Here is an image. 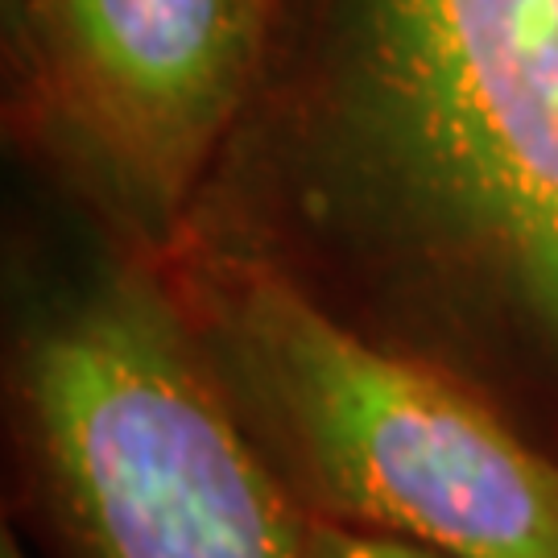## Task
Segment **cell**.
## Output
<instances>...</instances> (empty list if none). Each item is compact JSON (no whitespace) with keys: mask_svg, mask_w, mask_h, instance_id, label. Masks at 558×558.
I'll use <instances>...</instances> for the list:
<instances>
[{"mask_svg":"<svg viewBox=\"0 0 558 558\" xmlns=\"http://www.w3.org/2000/svg\"><path fill=\"white\" fill-rule=\"evenodd\" d=\"M311 558H451L442 550H430L422 542L393 538V534H373L356 525L311 518Z\"/></svg>","mask_w":558,"mask_h":558,"instance_id":"cell-5","label":"cell"},{"mask_svg":"<svg viewBox=\"0 0 558 558\" xmlns=\"http://www.w3.org/2000/svg\"><path fill=\"white\" fill-rule=\"evenodd\" d=\"M186 299L315 518L451 558H558V463L468 385L360 339L244 253H199Z\"/></svg>","mask_w":558,"mask_h":558,"instance_id":"cell-1","label":"cell"},{"mask_svg":"<svg viewBox=\"0 0 558 558\" xmlns=\"http://www.w3.org/2000/svg\"><path fill=\"white\" fill-rule=\"evenodd\" d=\"M0 558H25V550H21L17 542H13V534H4V546H0Z\"/></svg>","mask_w":558,"mask_h":558,"instance_id":"cell-6","label":"cell"},{"mask_svg":"<svg viewBox=\"0 0 558 558\" xmlns=\"http://www.w3.org/2000/svg\"><path fill=\"white\" fill-rule=\"evenodd\" d=\"M25 430L75 558H311L191 319L108 274L25 343Z\"/></svg>","mask_w":558,"mask_h":558,"instance_id":"cell-2","label":"cell"},{"mask_svg":"<svg viewBox=\"0 0 558 558\" xmlns=\"http://www.w3.org/2000/svg\"><path fill=\"white\" fill-rule=\"evenodd\" d=\"M331 100L422 232L558 343V0H336Z\"/></svg>","mask_w":558,"mask_h":558,"instance_id":"cell-3","label":"cell"},{"mask_svg":"<svg viewBox=\"0 0 558 558\" xmlns=\"http://www.w3.org/2000/svg\"><path fill=\"white\" fill-rule=\"evenodd\" d=\"M278 0H21V104L141 232L174 228L248 100Z\"/></svg>","mask_w":558,"mask_h":558,"instance_id":"cell-4","label":"cell"}]
</instances>
